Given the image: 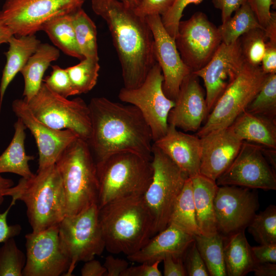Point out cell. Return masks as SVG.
<instances>
[{"mask_svg": "<svg viewBox=\"0 0 276 276\" xmlns=\"http://www.w3.org/2000/svg\"><path fill=\"white\" fill-rule=\"evenodd\" d=\"M88 106L91 130L87 142L96 163L122 152L152 160L151 131L136 107L103 97L93 98Z\"/></svg>", "mask_w": 276, "mask_h": 276, "instance_id": "obj_1", "label": "cell"}, {"mask_svg": "<svg viewBox=\"0 0 276 276\" xmlns=\"http://www.w3.org/2000/svg\"><path fill=\"white\" fill-rule=\"evenodd\" d=\"M91 7L108 26L121 64L124 87H139L157 62L152 32L146 18L118 0H91Z\"/></svg>", "mask_w": 276, "mask_h": 276, "instance_id": "obj_2", "label": "cell"}, {"mask_svg": "<svg viewBox=\"0 0 276 276\" xmlns=\"http://www.w3.org/2000/svg\"><path fill=\"white\" fill-rule=\"evenodd\" d=\"M105 248L127 256L143 247L154 235V221L143 195L111 201L99 208Z\"/></svg>", "mask_w": 276, "mask_h": 276, "instance_id": "obj_3", "label": "cell"}, {"mask_svg": "<svg viewBox=\"0 0 276 276\" xmlns=\"http://www.w3.org/2000/svg\"><path fill=\"white\" fill-rule=\"evenodd\" d=\"M3 195L24 202L33 232L58 225L66 215L64 190L55 164L37 170L31 177H21Z\"/></svg>", "mask_w": 276, "mask_h": 276, "instance_id": "obj_4", "label": "cell"}, {"mask_svg": "<svg viewBox=\"0 0 276 276\" xmlns=\"http://www.w3.org/2000/svg\"><path fill=\"white\" fill-rule=\"evenodd\" d=\"M55 165L64 190L66 215L98 205L99 186L96 164L86 141L77 137L63 150Z\"/></svg>", "mask_w": 276, "mask_h": 276, "instance_id": "obj_5", "label": "cell"}, {"mask_svg": "<svg viewBox=\"0 0 276 276\" xmlns=\"http://www.w3.org/2000/svg\"><path fill=\"white\" fill-rule=\"evenodd\" d=\"M96 164L99 208L117 199L143 195L152 180L151 160L134 152L114 153Z\"/></svg>", "mask_w": 276, "mask_h": 276, "instance_id": "obj_6", "label": "cell"}, {"mask_svg": "<svg viewBox=\"0 0 276 276\" xmlns=\"http://www.w3.org/2000/svg\"><path fill=\"white\" fill-rule=\"evenodd\" d=\"M152 154L153 176L143 197L153 218L155 235L168 225L174 204L189 177L153 144Z\"/></svg>", "mask_w": 276, "mask_h": 276, "instance_id": "obj_7", "label": "cell"}, {"mask_svg": "<svg viewBox=\"0 0 276 276\" xmlns=\"http://www.w3.org/2000/svg\"><path fill=\"white\" fill-rule=\"evenodd\" d=\"M58 229L61 246L70 260L64 275H72L78 262L94 259L105 248L97 204L76 214L66 215L58 224Z\"/></svg>", "mask_w": 276, "mask_h": 276, "instance_id": "obj_8", "label": "cell"}, {"mask_svg": "<svg viewBox=\"0 0 276 276\" xmlns=\"http://www.w3.org/2000/svg\"><path fill=\"white\" fill-rule=\"evenodd\" d=\"M33 114L49 127L68 129L87 141L91 130L88 105L80 98L68 100L42 83L36 95L26 102Z\"/></svg>", "mask_w": 276, "mask_h": 276, "instance_id": "obj_9", "label": "cell"}, {"mask_svg": "<svg viewBox=\"0 0 276 276\" xmlns=\"http://www.w3.org/2000/svg\"><path fill=\"white\" fill-rule=\"evenodd\" d=\"M267 75L260 66L245 62L238 76L217 100L196 135L200 137L212 131L229 127L245 110Z\"/></svg>", "mask_w": 276, "mask_h": 276, "instance_id": "obj_10", "label": "cell"}, {"mask_svg": "<svg viewBox=\"0 0 276 276\" xmlns=\"http://www.w3.org/2000/svg\"><path fill=\"white\" fill-rule=\"evenodd\" d=\"M275 150L243 141L237 156L216 182L218 186L275 190Z\"/></svg>", "mask_w": 276, "mask_h": 276, "instance_id": "obj_11", "label": "cell"}, {"mask_svg": "<svg viewBox=\"0 0 276 276\" xmlns=\"http://www.w3.org/2000/svg\"><path fill=\"white\" fill-rule=\"evenodd\" d=\"M164 78L157 62L149 72L143 83L135 88H122L118 97L136 107L149 125L153 142L166 133L168 118L175 101L166 97L163 90Z\"/></svg>", "mask_w": 276, "mask_h": 276, "instance_id": "obj_12", "label": "cell"}, {"mask_svg": "<svg viewBox=\"0 0 276 276\" xmlns=\"http://www.w3.org/2000/svg\"><path fill=\"white\" fill-rule=\"evenodd\" d=\"M85 0H6L0 10V22L15 36L34 35L54 17L82 8Z\"/></svg>", "mask_w": 276, "mask_h": 276, "instance_id": "obj_13", "label": "cell"}, {"mask_svg": "<svg viewBox=\"0 0 276 276\" xmlns=\"http://www.w3.org/2000/svg\"><path fill=\"white\" fill-rule=\"evenodd\" d=\"M174 40L182 61L192 73L203 68L222 43L217 28L200 11L179 21Z\"/></svg>", "mask_w": 276, "mask_h": 276, "instance_id": "obj_14", "label": "cell"}, {"mask_svg": "<svg viewBox=\"0 0 276 276\" xmlns=\"http://www.w3.org/2000/svg\"><path fill=\"white\" fill-rule=\"evenodd\" d=\"M26 261L22 276H59L67 271L70 260L62 249L58 224L25 235Z\"/></svg>", "mask_w": 276, "mask_h": 276, "instance_id": "obj_15", "label": "cell"}, {"mask_svg": "<svg viewBox=\"0 0 276 276\" xmlns=\"http://www.w3.org/2000/svg\"><path fill=\"white\" fill-rule=\"evenodd\" d=\"M254 189L218 186L214 206L218 232L224 237L245 230L257 214L259 203Z\"/></svg>", "mask_w": 276, "mask_h": 276, "instance_id": "obj_16", "label": "cell"}, {"mask_svg": "<svg viewBox=\"0 0 276 276\" xmlns=\"http://www.w3.org/2000/svg\"><path fill=\"white\" fill-rule=\"evenodd\" d=\"M245 63L238 38L229 44L221 43L210 61L193 73L203 81L209 114L220 96L238 76Z\"/></svg>", "mask_w": 276, "mask_h": 276, "instance_id": "obj_17", "label": "cell"}, {"mask_svg": "<svg viewBox=\"0 0 276 276\" xmlns=\"http://www.w3.org/2000/svg\"><path fill=\"white\" fill-rule=\"evenodd\" d=\"M154 38V53L164 78L163 90L175 101L183 79L192 72L182 61L174 39L167 32L159 15L146 16Z\"/></svg>", "mask_w": 276, "mask_h": 276, "instance_id": "obj_18", "label": "cell"}, {"mask_svg": "<svg viewBox=\"0 0 276 276\" xmlns=\"http://www.w3.org/2000/svg\"><path fill=\"white\" fill-rule=\"evenodd\" d=\"M12 108L33 135L38 150V167L41 170L55 165L63 150L79 136L68 129L52 128L38 120L24 99L13 101Z\"/></svg>", "mask_w": 276, "mask_h": 276, "instance_id": "obj_19", "label": "cell"}, {"mask_svg": "<svg viewBox=\"0 0 276 276\" xmlns=\"http://www.w3.org/2000/svg\"><path fill=\"white\" fill-rule=\"evenodd\" d=\"M200 138V174L216 181L237 156L243 141L230 126L212 131Z\"/></svg>", "mask_w": 276, "mask_h": 276, "instance_id": "obj_20", "label": "cell"}, {"mask_svg": "<svg viewBox=\"0 0 276 276\" xmlns=\"http://www.w3.org/2000/svg\"><path fill=\"white\" fill-rule=\"evenodd\" d=\"M209 114L199 77L191 73L183 80L168 118V124L184 131L197 132Z\"/></svg>", "mask_w": 276, "mask_h": 276, "instance_id": "obj_21", "label": "cell"}, {"mask_svg": "<svg viewBox=\"0 0 276 276\" xmlns=\"http://www.w3.org/2000/svg\"><path fill=\"white\" fill-rule=\"evenodd\" d=\"M153 144L189 177L200 174L201 145L197 135L186 133L169 124L166 134Z\"/></svg>", "mask_w": 276, "mask_h": 276, "instance_id": "obj_22", "label": "cell"}, {"mask_svg": "<svg viewBox=\"0 0 276 276\" xmlns=\"http://www.w3.org/2000/svg\"><path fill=\"white\" fill-rule=\"evenodd\" d=\"M194 241V236L173 224L158 233L139 250L127 256V259L138 263L162 261L167 256L183 258L187 249Z\"/></svg>", "mask_w": 276, "mask_h": 276, "instance_id": "obj_23", "label": "cell"}, {"mask_svg": "<svg viewBox=\"0 0 276 276\" xmlns=\"http://www.w3.org/2000/svg\"><path fill=\"white\" fill-rule=\"evenodd\" d=\"M230 127L243 141L276 150L275 119L245 110Z\"/></svg>", "mask_w": 276, "mask_h": 276, "instance_id": "obj_24", "label": "cell"}, {"mask_svg": "<svg viewBox=\"0 0 276 276\" xmlns=\"http://www.w3.org/2000/svg\"><path fill=\"white\" fill-rule=\"evenodd\" d=\"M196 219L200 234L218 232L214 200L218 186L216 181L199 174L191 178Z\"/></svg>", "mask_w": 276, "mask_h": 276, "instance_id": "obj_25", "label": "cell"}, {"mask_svg": "<svg viewBox=\"0 0 276 276\" xmlns=\"http://www.w3.org/2000/svg\"><path fill=\"white\" fill-rule=\"evenodd\" d=\"M40 43L35 34L21 36L13 35L10 39L8 43V50L4 53L6 62L0 84V109L9 85L16 74L20 72Z\"/></svg>", "mask_w": 276, "mask_h": 276, "instance_id": "obj_26", "label": "cell"}, {"mask_svg": "<svg viewBox=\"0 0 276 276\" xmlns=\"http://www.w3.org/2000/svg\"><path fill=\"white\" fill-rule=\"evenodd\" d=\"M60 57L59 50L47 43H40L20 71L24 79V100L28 102L43 83V77L51 62Z\"/></svg>", "mask_w": 276, "mask_h": 276, "instance_id": "obj_27", "label": "cell"}, {"mask_svg": "<svg viewBox=\"0 0 276 276\" xmlns=\"http://www.w3.org/2000/svg\"><path fill=\"white\" fill-rule=\"evenodd\" d=\"M224 237L223 258L226 275L243 276L252 271L257 263L245 230Z\"/></svg>", "mask_w": 276, "mask_h": 276, "instance_id": "obj_28", "label": "cell"}, {"mask_svg": "<svg viewBox=\"0 0 276 276\" xmlns=\"http://www.w3.org/2000/svg\"><path fill=\"white\" fill-rule=\"evenodd\" d=\"M14 133L8 147L0 155V174L12 173L24 178L34 175L28 163L34 157L26 154L25 148L26 127L20 118L14 123Z\"/></svg>", "mask_w": 276, "mask_h": 276, "instance_id": "obj_29", "label": "cell"}, {"mask_svg": "<svg viewBox=\"0 0 276 276\" xmlns=\"http://www.w3.org/2000/svg\"><path fill=\"white\" fill-rule=\"evenodd\" d=\"M72 13L58 15L46 21L41 27L53 44L66 55L84 59L79 49L73 25Z\"/></svg>", "mask_w": 276, "mask_h": 276, "instance_id": "obj_30", "label": "cell"}, {"mask_svg": "<svg viewBox=\"0 0 276 276\" xmlns=\"http://www.w3.org/2000/svg\"><path fill=\"white\" fill-rule=\"evenodd\" d=\"M197 248L211 276H226L223 258L224 236L217 232L194 236Z\"/></svg>", "mask_w": 276, "mask_h": 276, "instance_id": "obj_31", "label": "cell"}, {"mask_svg": "<svg viewBox=\"0 0 276 276\" xmlns=\"http://www.w3.org/2000/svg\"><path fill=\"white\" fill-rule=\"evenodd\" d=\"M170 224L193 236L200 234L196 222L190 177L187 179L174 204L168 225Z\"/></svg>", "mask_w": 276, "mask_h": 276, "instance_id": "obj_32", "label": "cell"}, {"mask_svg": "<svg viewBox=\"0 0 276 276\" xmlns=\"http://www.w3.org/2000/svg\"><path fill=\"white\" fill-rule=\"evenodd\" d=\"M234 13L233 16L217 28L222 43L231 44L252 29L263 28L247 2Z\"/></svg>", "mask_w": 276, "mask_h": 276, "instance_id": "obj_33", "label": "cell"}, {"mask_svg": "<svg viewBox=\"0 0 276 276\" xmlns=\"http://www.w3.org/2000/svg\"><path fill=\"white\" fill-rule=\"evenodd\" d=\"M73 25L80 51L84 58L99 61L97 28L82 8L72 13Z\"/></svg>", "mask_w": 276, "mask_h": 276, "instance_id": "obj_34", "label": "cell"}, {"mask_svg": "<svg viewBox=\"0 0 276 276\" xmlns=\"http://www.w3.org/2000/svg\"><path fill=\"white\" fill-rule=\"evenodd\" d=\"M100 68L98 61L84 58L66 70L77 95L86 94L96 85Z\"/></svg>", "mask_w": 276, "mask_h": 276, "instance_id": "obj_35", "label": "cell"}, {"mask_svg": "<svg viewBox=\"0 0 276 276\" xmlns=\"http://www.w3.org/2000/svg\"><path fill=\"white\" fill-rule=\"evenodd\" d=\"M245 110L275 119L276 73L268 74L261 89Z\"/></svg>", "mask_w": 276, "mask_h": 276, "instance_id": "obj_36", "label": "cell"}, {"mask_svg": "<svg viewBox=\"0 0 276 276\" xmlns=\"http://www.w3.org/2000/svg\"><path fill=\"white\" fill-rule=\"evenodd\" d=\"M248 232L260 244L276 243V207L269 205L256 214L247 226Z\"/></svg>", "mask_w": 276, "mask_h": 276, "instance_id": "obj_37", "label": "cell"}, {"mask_svg": "<svg viewBox=\"0 0 276 276\" xmlns=\"http://www.w3.org/2000/svg\"><path fill=\"white\" fill-rule=\"evenodd\" d=\"M241 52L246 63L260 66L268 41L263 28H256L239 38Z\"/></svg>", "mask_w": 276, "mask_h": 276, "instance_id": "obj_38", "label": "cell"}, {"mask_svg": "<svg viewBox=\"0 0 276 276\" xmlns=\"http://www.w3.org/2000/svg\"><path fill=\"white\" fill-rule=\"evenodd\" d=\"M26 261L14 238L7 240L0 247V276H22Z\"/></svg>", "mask_w": 276, "mask_h": 276, "instance_id": "obj_39", "label": "cell"}, {"mask_svg": "<svg viewBox=\"0 0 276 276\" xmlns=\"http://www.w3.org/2000/svg\"><path fill=\"white\" fill-rule=\"evenodd\" d=\"M51 66L50 75L43 79V82L52 91L64 98L77 95L66 68L57 65Z\"/></svg>", "mask_w": 276, "mask_h": 276, "instance_id": "obj_40", "label": "cell"}, {"mask_svg": "<svg viewBox=\"0 0 276 276\" xmlns=\"http://www.w3.org/2000/svg\"><path fill=\"white\" fill-rule=\"evenodd\" d=\"M202 0H175L172 6L160 16L162 24L168 34L173 38L176 36L178 25L185 8L190 4H198Z\"/></svg>", "mask_w": 276, "mask_h": 276, "instance_id": "obj_41", "label": "cell"}, {"mask_svg": "<svg viewBox=\"0 0 276 276\" xmlns=\"http://www.w3.org/2000/svg\"><path fill=\"white\" fill-rule=\"evenodd\" d=\"M183 261L187 275H210L204 262L194 241L183 256Z\"/></svg>", "mask_w": 276, "mask_h": 276, "instance_id": "obj_42", "label": "cell"}, {"mask_svg": "<svg viewBox=\"0 0 276 276\" xmlns=\"http://www.w3.org/2000/svg\"><path fill=\"white\" fill-rule=\"evenodd\" d=\"M175 0H138L134 11L140 16L165 14L172 6Z\"/></svg>", "mask_w": 276, "mask_h": 276, "instance_id": "obj_43", "label": "cell"}, {"mask_svg": "<svg viewBox=\"0 0 276 276\" xmlns=\"http://www.w3.org/2000/svg\"><path fill=\"white\" fill-rule=\"evenodd\" d=\"M16 201H11L8 208L4 212H0V243L18 236L21 231V227L18 224L9 225L7 223V216L11 208Z\"/></svg>", "mask_w": 276, "mask_h": 276, "instance_id": "obj_44", "label": "cell"}, {"mask_svg": "<svg viewBox=\"0 0 276 276\" xmlns=\"http://www.w3.org/2000/svg\"><path fill=\"white\" fill-rule=\"evenodd\" d=\"M247 3L259 24L264 28L271 17L270 7L273 3L272 0H247Z\"/></svg>", "mask_w": 276, "mask_h": 276, "instance_id": "obj_45", "label": "cell"}, {"mask_svg": "<svg viewBox=\"0 0 276 276\" xmlns=\"http://www.w3.org/2000/svg\"><path fill=\"white\" fill-rule=\"evenodd\" d=\"M161 261H157L152 263H140V265L128 267L121 276H162V273L158 269Z\"/></svg>", "mask_w": 276, "mask_h": 276, "instance_id": "obj_46", "label": "cell"}, {"mask_svg": "<svg viewBox=\"0 0 276 276\" xmlns=\"http://www.w3.org/2000/svg\"><path fill=\"white\" fill-rule=\"evenodd\" d=\"M251 249L256 263H276V243L260 244Z\"/></svg>", "mask_w": 276, "mask_h": 276, "instance_id": "obj_47", "label": "cell"}, {"mask_svg": "<svg viewBox=\"0 0 276 276\" xmlns=\"http://www.w3.org/2000/svg\"><path fill=\"white\" fill-rule=\"evenodd\" d=\"M247 0H212L214 7L221 11L222 23L228 19L232 14Z\"/></svg>", "mask_w": 276, "mask_h": 276, "instance_id": "obj_48", "label": "cell"}, {"mask_svg": "<svg viewBox=\"0 0 276 276\" xmlns=\"http://www.w3.org/2000/svg\"><path fill=\"white\" fill-rule=\"evenodd\" d=\"M164 275H187L184 265L183 258H174L171 256L166 257L163 260Z\"/></svg>", "mask_w": 276, "mask_h": 276, "instance_id": "obj_49", "label": "cell"}, {"mask_svg": "<svg viewBox=\"0 0 276 276\" xmlns=\"http://www.w3.org/2000/svg\"><path fill=\"white\" fill-rule=\"evenodd\" d=\"M260 67L266 74L276 73V44L266 42Z\"/></svg>", "mask_w": 276, "mask_h": 276, "instance_id": "obj_50", "label": "cell"}, {"mask_svg": "<svg viewBox=\"0 0 276 276\" xmlns=\"http://www.w3.org/2000/svg\"><path fill=\"white\" fill-rule=\"evenodd\" d=\"M103 265L107 270L106 276H121L128 267V263L124 259L109 255L106 257Z\"/></svg>", "mask_w": 276, "mask_h": 276, "instance_id": "obj_51", "label": "cell"}, {"mask_svg": "<svg viewBox=\"0 0 276 276\" xmlns=\"http://www.w3.org/2000/svg\"><path fill=\"white\" fill-rule=\"evenodd\" d=\"M106 273L104 265L94 259L85 262L81 270L82 276H106Z\"/></svg>", "mask_w": 276, "mask_h": 276, "instance_id": "obj_52", "label": "cell"}, {"mask_svg": "<svg viewBox=\"0 0 276 276\" xmlns=\"http://www.w3.org/2000/svg\"><path fill=\"white\" fill-rule=\"evenodd\" d=\"M252 271L256 276H275L276 264L272 263H257Z\"/></svg>", "mask_w": 276, "mask_h": 276, "instance_id": "obj_53", "label": "cell"}, {"mask_svg": "<svg viewBox=\"0 0 276 276\" xmlns=\"http://www.w3.org/2000/svg\"><path fill=\"white\" fill-rule=\"evenodd\" d=\"M268 41L276 44V13L271 12V17L267 25L264 28Z\"/></svg>", "mask_w": 276, "mask_h": 276, "instance_id": "obj_54", "label": "cell"}, {"mask_svg": "<svg viewBox=\"0 0 276 276\" xmlns=\"http://www.w3.org/2000/svg\"><path fill=\"white\" fill-rule=\"evenodd\" d=\"M13 35V32L8 26L0 22V45L8 43L10 39Z\"/></svg>", "mask_w": 276, "mask_h": 276, "instance_id": "obj_55", "label": "cell"}, {"mask_svg": "<svg viewBox=\"0 0 276 276\" xmlns=\"http://www.w3.org/2000/svg\"><path fill=\"white\" fill-rule=\"evenodd\" d=\"M13 186H14V182L12 179L3 177L0 174V205L4 200V192Z\"/></svg>", "mask_w": 276, "mask_h": 276, "instance_id": "obj_56", "label": "cell"}, {"mask_svg": "<svg viewBox=\"0 0 276 276\" xmlns=\"http://www.w3.org/2000/svg\"><path fill=\"white\" fill-rule=\"evenodd\" d=\"M119 1L122 2L123 3H124L126 6L134 9L136 6L138 0H119Z\"/></svg>", "mask_w": 276, "mask_h": 276, "instance_id": "obj_57", "label": "cell"}]
</instances>
